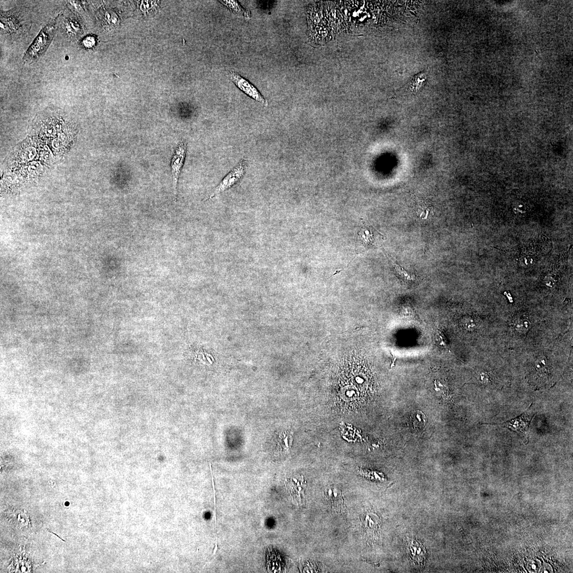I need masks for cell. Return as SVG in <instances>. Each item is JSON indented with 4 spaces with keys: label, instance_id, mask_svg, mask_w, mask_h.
Returning <instances> with one entry per match:
<instances>
[{
    "label": "cell",
    "instance_id": "cell-12",
    "mask_svg": "<svg viewBox=\"0 0 573 573\" xmlns=\"http://www.w3.org/2000/svg\"><path fill=\"white\" fill-rule=\"evenodd\" d=\"M389 261L393 265L394 272L397 277L405 284L411 285L417 281L416 275L405 270L401 266L394 262L392 260H389Z\"/></svg>",
    "mask_w": 573,
    "mask_h": 573
},
{
    "label": "cell",
    "instance_id": "cell-3",
    "mask_svg": "<svg viewBox=\"0 0 573 573\" xmlns=\"http://www.w3.org/2000/svg\"><path fill=\"white\" fill-rule=\"evenodd\" d=\"M247 161L242 159L238 165L227 174L217 185L213 191L205 198L204 201L212 199L214 197L232 188L238 184L244 177L247 168Z\"/></svg>",
    "mask_w": 573,
    "mask_h": 573
},
{
    "label": "cell",
    "instance_id": "cell-6",
    "mask_svg": "<svg viewBox=\"0 0 573 573\" xmlns=\"http://www.w3.org/2000/svg\"><path fill=\"white\" fill-rule=\"evenodd\" d=\"M231 78L235 85L246 95L264 106H268V101H266L259 91L248 81L234 72L231 73Z\"/></svg>",
    "mask_w": 573,
    "mask_h": 573
},
{
    "label": "cell",
    "instance_id": "cell-21",
    "mask_svg": "<svg viewBox=\"0 0 573 573\" xmlns=\"http://www.w3.org/2000/svg\"><path fill=\"white\" fill-rule=\"evenodd\" d=\"M95 39L93 37L88 36L82 42L83 46L86 48H92L95 45Z\"/></svg>",
    "mask_w": 573,
    "mask_h": 573
},
{
    "label": "cell",
    "instance_id": "cell-14",
    "mask_svg": "<svg viewBox=\"0 0 573 573\" xmlns=\"http://www.w3.org/2000/svg\"><path fill=\"white\" fill-rule=\"evenodd\" d=\"M411 555L414 560L421 562L425 557L426 551L418 542H413L410 547Z\"/></svg>",
    "mask_w": 573,
    "mask_h": 573
},
{
    "label": "cell",
    "instance_id": "cell-22",
    "mask_svg": "<svg viewBox=\"0 0 573 573\" xmlns=\"http://www.w3.org/2000/svg\"><path fill=\"white\" fill-rule=\"evenodd\" d=\"M540 572H552V569L550 565L548 564H545L540 568Z\"/></svg>",
    "mask_w": 573,
    "mask_h": 573
},
{
    "label": "cell",
    "instance_id": "cell-20",
    "mask_svg": "<svg viewBox=\"0 0 573 573\" xmlns=\"http://www.w3.org/2000/svg\"><path fill=\"white\" fill-rule=\"evenodd\" d=\"M541 563L538 560H531L528 563V569L532 572H537L539 571L541 568Z\"/></svg>",
    "mask_w": 573,
    "mask_h": 573
},
{
    "label": "cell",
    "instance_id": "cell-4",
    "mask_svg": "<svg viewBox=\"0 0 573 573\" xmlns=\"http://www.w3.org/2000/svg\"><path fill=\"white\" fill-rule=\"evenodd\" d=\"M187 153V144L182 141L177 145L171 161V166L174 188V201H177V185Z\"/></svg>",
    "mask_w": 573,
    "mask_h": 573
},
{
    "label": "cell",
    "instance_id": "cell-8",
    "mask_svg": "<svg viewBox=\"0 0 573 573\" xmlns=\"http://www.w3.org/2000/svg\"><path fill=\"white\" fill-rule=\"evenodd\" d=\"M531 380L537 385L544 384L550 377V367L545 357H539L533 363Z\"/></svg>",
    "mask_w": 573,
    "mask_h": 573
},
{
    "label": "cell",
    "instance_id": "cell-9",
    "mask_svg": "<svg viewBox=\"0 0 573 573\" xmlns=\"http://www.w3.org/2000/svg\"><path fill=\"white\" fill-rule=\"evenodd\" d=\"M362 245L366 249H371L379 246L383 236L371 226L364 225L360 234Z\"/></svg>",
    "mask_w": 573,
    "mask_h": 573
},
{
    "label": "cell",
    "instance_id": "cell-15",
    "mask_svg": "<svg viewBox=\"0 0 573 573\" xmlns=\"http://www.w3.org/2000/svg\"><path fill=\"white\" fill-rule=\"evenodd\" d=\"M224 5L226 6L233 12L242 14L245 17L248 18L250 17V12L246 11L243 8H242L238 3L235 1H221L220 2Z\"/></svg>",
    "mask_w": 573,
    "mask_h": 573
},
{
    "label": "cell",
    "instance_id": "cell-10",
    "mask_svg": "<svg viewBox=\"0 0 573 573\" xmlns=\"http://www.w3.org/2000/svg\"><path fill=\"white\" fill-rule=\"evenodd\" d=\"M324 497L332 510L341 512L344 510V503L340 490L331 487L325 491Z\"/></svg>",
    "mask_w": 573,
    "mask_h": 573
},
{
    "label": "cell",
    "instance_id": "cell-17",
    "mask_svg": "<svg viewBox=\"0 0 573 573\" xmlns=\"http://www.w3.org/2000/svg\"><path fill=\"white\" fill-rule=\"evenodd\" d=\"M513 325L516 330L524 331L529 329L530 322L525 318H520L514 321Z\"/></svg>",
    "mask_w": 573,
    "mask_h": 573
},
{
    "label": "cell",
    "instance_id": "cell-18",
    "mask_svg": "<svg viewBox=\"0 0 573 573\" xmlns=\"http://www.w3.org/2000/svg\"><path fill=\"white\" fill-rule=\"evenodd\" d=\"M436 339L438 344L439 345H440V347H446L447 346L448 339L446 338V335H444V333L440 329H438L436 331Z\"/></svg>",
    "mask_w": 573,
    "mask_h": 573
},
{
    "label": "cell",
    "instance_id": "cell-2",
    "mask_svg": "<svg viewBox=\"0 0 573 573\" xmlns=\"http://www.w3.org/2000/svg\"><path fill=\"white\" fill-rule=\"evenodd\" d=\"M2 35L19 38L24 32L28 30V24L23 18L22 12L16 9L1 13Z\"/></svg>",
    "mask_w": 573,
    "mask_h": 573
},
{
    "label": "cell",
    "instance_id": "cell-5",
    "mask_svg": "<svg viewBox=\"0 0 573 573\" xmlns=\"http://www.w3.org/2000/svg\"><path fill=\"white\" fill-rule=\"evenodd\" d=\"M285 486L294 503L302 506L305 503V491L307 488L303 476H296L286 479Z\"/></svg>",
    "mask_w": 573,
    "mask_h": 573
},
{
    "label": "cell",
    "instance_id": "cell-7",
    "mask_svg": "<svg viewBox=\"0 0 573 573\" xmlns=\"http://www.w3.org/2000/svg\"><path fill=\"white\" fill-rule=\"evenodd\" d=\"M62 32L71 41L77 40L84 33L83 27L78 20L74 17L62 15L61 18L57 17Z\"/></svg>",
    "mask_w": 573,
    "mask_h": 573
},
{
    "label": "cell",
    "instance_id": "cell-13",
    "mask_svg": "<svg viewBox=\"0 0 573 573\" xmlns=\"http://www.w3.org/2000/svg\"><path fill=\"white\" fill-rule=\"evenodd\" d=\"M411 421L413 427L420 431L426 427V417L421 411H414L411 414Z\"/></svg>",
    "mask_w": 573,
    "mask_h": 573
},
{
    "label": "cell",
    "instance_id": "cell-11",
    "mask_svg": "<svg viewBox=\"0 0 573 573\" xmlns=\"http://www.w3.org/2000/svg\"><path fill=\"white\" fill-rule=\"evenodd\" d=\"M532 419H529V415L524 413L519 417L503 423H493L502 425L503 427L511 429L521 433H525L528 431L530 423Z\"/></svg>",
    "mask_w": 573,
    "mask_h": 573
},
{
    "label": "cell",
    "instance_id": "cell-1",
    "mask_svg": "<svg viewBox=\"0 0 573 573\" xmlns=\"http://www.w3.org/2000/svg\"><path fill=\"white\" fill-rule=\"evenodd\" d=\"M56 23L57 18L42 29L24 55V64H32L43 56L54 37Z\"/></svg>",
    "mask_w": 573,
    "mask_h": 573
},
{
    "label": "cell",
    "instance_id": "cell-16",
    "mask_svg": "<svg viewBox=\"0 0 573 573\" xmlns=\"http://www.w3.org/2000/svg\"><path fill=\"white\" fill-rule=\"evenodd\" d=\"M292 436L289 433L284 432L281 434L278 443L281 451H289L292 446Z\"/></svg>",
    "mask_w": 573,
    "mask_h": 573
},
{
    "label": "cell",
    "instance_id": "cell-19",
    "mask_svg": "<svg viewBox=\"0 0 573 573\" xmlns=\"http://www.w3.org/2000/svg\"><path fill=\"white\" fill-rule=\"evenodd\" d=\"M105 22L108 23V25H112L115 24L117 22V19L116 15L112 12H106L105 14Z\"/></svg>",
    "mask_w": 573,
    "mask_h": 573
}]
</instances>
